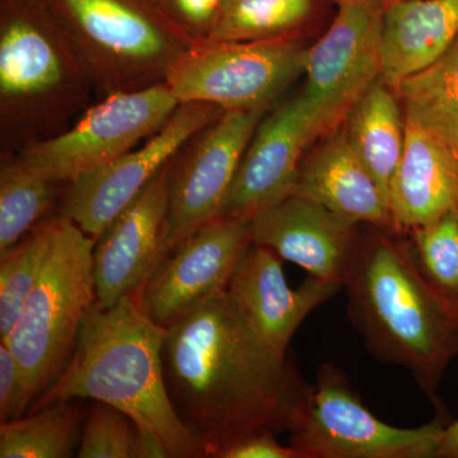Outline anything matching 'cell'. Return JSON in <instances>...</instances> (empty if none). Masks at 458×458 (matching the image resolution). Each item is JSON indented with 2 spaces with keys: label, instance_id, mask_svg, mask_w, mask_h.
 Masks as SVG:
<instances>
[{
  "label": "cell",
  "instance_id": "cell-1",
  "mask_svg": "<svg viewBox=\"0 0 458 458\" xmlns=\"http://www.w3.org/2000/svg\"><path fill=\"white\" fill-rule=\"evenodd\" d=\"M162 360L174 408L203 457L289 430L312 386L256 333L228 289L165 328Z\"/></svg>",
  "mask_w": 458,
  "mask_h": 458
},
{
  "label": "cell",
  "instance_id": "cell-2",
  "mask_svg": "<svg viewBox=\"0 0 458 458\" xmlns=\"http://www.w3.org/2000/svg\"><path fill=\"white\" fill-rule=\"evenodd\" d=\"M369 227L343 279L349 318L377 360L408 369L434 400L458 358V304L428 282L401 232Z\"/></svg>",
  "mask_w": 458,
  "mask_h": 458
},
{
  "label": "cell",
  "instance_id": "cell-3",
  "mask_svg": "<svg viewBox=\"0 0 458 458\" xmlns=\"http://www.w3.org/2000/svg\"><path fill=\"white\" fill-rule=\"evenodd\" d=\"M165 335V328L148 318L137 293L108 309L95 303L64 372L32 403L31 412L66 401H98L128 415L140 433L156 437L168 458H203L168 394Z\"/></svg>",
  "mask_w": 458,
  "mask_h": 458
},
{
  "label": "cell",
  "instance_id": "cell-4",
  "mask_svg": "<svg viewBox=\"0 0 458 458\" xmlns=\"http://www.w3.org/2000/svg\"><path fill=\"white\" fill-rule=\"evenodd\" d=\"M98 95L47 0H0V148L13 157L73 125Z\"/></svg>",
  "mask_w": 458,
  "mask_h": 458
},
{
  "label": "cell",
  "instance_id": "cell-5",
  "mask_svg": "<svg viewBox=\"0 0 458 458\" xmlns=\"http://www.w3.org/2000/svg\"><path fill=\"white\" fill-rule=\"evenodd\" d=\"M95 245L73 222L56 216L40 276L2 340L20 363L33 403L64 372L95 306Z\"/></svg>",
  "mask_w": 458,
  "mask_h": 458
},
{
  "label": "cell",
  "instance_id": "cell-6",
  "mask_svg": "<svg viewBox=\"0 0 458 458\" xmlns=\"http://www.w3.org/2000/svg\"><path fill=\"white\" fill-rule=\"evenodd\" d=\"M101 98L164 83L192 42L153 0H47Z\"/></svg>",
  "mask_w": 458,
  "mask_h": 458
},
{
  "label": "cell",
  "instance_id": "cell-7",
  "mask_svg": "<svg viewBox=\"0 0 458 458\" xmlns=\"http://www.w3.org/2000/svg\"><path fill=\"white\" fill-rule=\"evenodd\" d=\"M448 423L439 412L426 426H390L366 408L342 369L327 363L292 421L289 445L300 458H437Z\"/></svg>",
  "mask_w": 458,
  "mask_h": 458
},
{
  "label": "cell",
  "instance_id": "cell-8",
  "mask_svg": "<svg viewBox=\"0 0 458 458\" xmlns=\"http://www.w3.org/2000/svg\"><path fill=\"white\" fill-rule=\"evenodd\" d=\"M307 49L302 38L199 42L172 66L165 83L179 104L269 108L303 74Z\"/></svg>",
  "mask_w": 458,
  "mask_h": 458
},
{
  "label": "cell",
  "instance_id": "cell-9",
  "mask_svg": "<svg viewBox=\"0 0 458 458\" xmlns=\"http://www.w3.org/2000/svg\"><path fill=\"white\" fill-rule=\"evenodd\" d=\"M179 105L165 82L105 96L62 134L32 144L13 157L47 179L69 183L149 140Z\"/></svg>",
  "mask_w": 458,
  "mask_h": 458
},
{
  "label": "cell",
  "instance_id": "cell-10",
  "mask_svg": "<svg viewBox=\"0 0 458 458\" xmlns=\"http://www.w3.org/2000/svg\"><path fill=\"white\" fill-rule=\"evenodd\" d=\"M333 22L304 62L309 99L322 138L339 129L354 105L381 78V0H336Z\"/></svg>",
  "mask_w": 458,
  "mask_h": 458
},
{
  "label": "cell",
  "instance_id": "cell-11",
  "mask_svg": "<svg viewBox=\"0 0 458 458\" xmlns=\"http://www.w3.org/2000/svg\"><path fill=\"white\" fill-rule=\"evenodd\" d=\"M267 111H225L172 159L164 259L198 229L221 218L243 153Z\"/></svg>",
  "mask_w": 458,
  "mask_h": 458
},
{
  "label": "cell",
  "instance_id": "cell-12",
  "mask_svg": "<svg viewBox=\"0 0 458 458\" xmlns=\"http://www.w3.org/2000/svg\"><path fill=\"white\" fill-rule=\"evenodd\" d=\"M223 113L203 102L180 104L143 146L66 183L60 216L98 241L188 141Z\"/></svg>",
  "mask_w": 458,
  "mask_h": 458
},
{
  "label": "cell",
  "instance_id": "cell-13",
  "mask_svg": "<svg viewBox=\"0 0 458 458\" xmlns=\"http://www.w3.org/2000/svg\"><path fill=\"white\" fill-rule=\"evenodd\" d=\"M252 243L247 219L208 223L157 265L137 293L141 309L158 327H174L207 298L227 291Z\"/></svg>",
  "mask_w": 458,
  "mask_h": 458
},
{
  "label": "cell",
  "instance_id": "cell-14",
  "mask_svg": "<svg viewBox=\"0 0 458 458\" xmlns=\"http://www.w3.org/2000/svg\"><path fill=\"white\" fill-rule=\"evenodd\" d=\"M322 138L302 90L267 111L247 146L221 218L250 219L293 195L303 157Z\"/></svg>",
  "mask_w": 458,
  "mask_h": 458
},
{
  "label": "cell",
  "instance_id": "cell-15",
  "mask_svg": "<svg viewBox=\"0 0 458 458\" xmlns=\"http://www.w3.org/2000/svg\"><path fill=\"white\" fill-rule=\"evenodd\" d=\"M170 164L96 241L93 249L96 303L108 309L138 293L164 259Z\"/></svg>",
  "mask_w": 458,
  "mask_h": 458
},
{
  "label": "cell",
  "instance_id": "cell-16",
  "mask_svg": "<svg viewBox=\"0 0 458 458\" xmlns=\"http://www.w3.org/2000/svg\"><path fill=\"white\" fill-rule=\"evenodd\" d=\"M250 225L256 245L267 247L315 278L343 285L360 225L346 221L324 205L292 195L256 214Z\"/></svg>",
  "mask_w": 458,
  "mask_h": 458
},
{
  "label": "cell",
  "instance_id": "cell-17",
  "mask_svg": "<svg viewBox=\"0 0 458 458\" xmlns=\"http://www.w3.org/2000/svg\"><path fill=\"white\" fill-rule=\"evenodd\" d=\"M342 288L340 283L311 276L302 285L291 288L282 259L267 247L252 243L238 262L228 292L264 342L286 354L307 316Z\"/></svg>",
  "mask_w": 458,
  "mask_h": 458
},
{
  "label": "cell",
  "instance_id": "cell-18",
  "mask_svg": "<svg viewBox=\"0 0 458 458\" xmlns=\"http://www.w3.org/2000/svg\"><path fill=\"white\" fill-rule=\"evenodd\" d=\"M322 140L303 159L293 195L324 205L355 225L397 231L384 190L352 149L344 126Z\"/></svg>",
  "mask_w": 458,
  "mask_h": 458
},
{
  "label": "cell",
  "instance_id": "cell-19",
  "mask_svg": "<svg viewBox=\"0 0 458 458\" xmlns=\"http://www.w3.org/2000/svg\"><path fill=\"white\" fill-rule=\"evenodd\" d=\"M394 228L409 231L458 212V164L420 126L405 117V147L388 192Z\"/></svg>",
  "mask_w": 458,
  "mask_h": 458
},
{
  "label": "cell",
  "instance_id": "cell-20",
  "mask_svg": "<svg viewBox=\"0 0 458 458\" xmlns=\"http://www.w3.org/2000/svg\"><path fill=\"white\" fill-rule=\"evenodd\" d=\"M458 38V0L385 5L381 78L394 90L441 59Z\"/></svg>",
  "mask_w": 458,
  "mask_h": 458
},
{
  "label": "cell",
  "instance_id": "cell-21",
  "mask_svg": "<svg viewBox=\"0 0 458 458\" xmlns=\"http://www.w3.org/2000/svg\"><path fill=\"white\" fill-rule=\"evenodd\" d=\"M343 126L352 149L388 199L405 147V114L396 92L379 80L354 105Z\"/></svg>",
  "mask_w": 458,
  "mask_h": 458
},
{
  "label": "cell",
  "instance_id": "cell-22",
  "mask_svg": "<svg viewBox=\"0 0 458 458\" xmlns=\"http://www.w3.org/2000/svg\"><path fill=\"white\" fill-rule=\"evenodd\" d=\"M406 119L424 129L458 164V38L433 65L394 90Z\"/></svg>",
  "mask_w": 458,
  "mask_h": 458
},
{
  "label": "cell",
  "instance_id": "cell-23",
  "mask_svg": "<svg viewBox=\"0 0 458 458\" xmlns=\"http://www.w3.org/2000/svg\"><path fill=\"white\" fill-rule=\"evenodd\" d=\"M36 174L16 157H3L0 167V254L49 221L63 186Z\"/></svg>",
  "mask_w": 458,
  "mask_h": 458
},
{
  "label": "cell",
  "instance_id": "cell-24",
  "mask_svg": "<svg viewBox=\"0 0 458 458\" xmlns=\"http://www.w3.org/2000/svg\"><path fill=\"white\" fill-rule=\"evenodd\" d=\"M73 401L51 403L0 424V457L66 458L80 445L82 409Z\"/></svg>",
  "mask_w": 458,
  "mask_h": 458
},
{
  "label": "cell",
  "instance_id": "cell-25",
  "mask_svg": "<svg viewBox=\"0 0 458 458\" xmlns=\"http://www.w3.org/2000/svg\"><path fill=\"white\" fill-rule=\"evenodd\" d=\"M322 0H228L209 41L302 38Z\"/></svg>",
  "mask_w": 458,
  "mask_h": 458
},
{
  "label": "cell",
  "instance_id": "cell-26",
  "mask_svg": "<svg viewBox=\"0 0 458 458\" xmlns=\"http://www.w3.org/2000/svg\"><path fill=\"white\" fill-rule=\"evenodd\" d=\"M54 221L41 223L0 254V337L5 339L40 276L53 238Z\"/></svg>",
  "mask_w": 458,
  "mask_h": 458
},
{
  "label": "cell",
  "instance_id": "cell-27",
  "mask_svg": "<svg viewBox=\"0 0 458 458\" xmlns=\"http://www.w3.org/2000/svg\"><path fill=\"white\" fill-rule=\"evenodd\" d=\"M409 232L419 269L437 291L458 304V212L451 210Z\"/></svg>",
  "mask_w": 458,
  "mask_h": 458
},
{
  "label": "cell",
  "instance_id": "cell-28",
  "mask_svg": "<svg viewBox=\"0 0 458 458\" xmlns=\"http://www.w3.org/2000/svg\"><path fill=\"white\" fill-rule=\"evenodd\" d=\"M77 451L80 458H137L138 429L128 415L95 401Z\"/></svg>",
  "mask_w": 458,
  "mask_h": 458
},
{
  "label": "cell",
  "instance_id": "cell-29",
  "mask_svg": "<svg viewBox=\"0 0 458 458\" xmlns=\"http://www.w3.org/2000/svg\"><path fill=\"white\" fill-rule=\"evenodd\" d=\"M165 17L192 44L209 41L228 0H153Z\"/></svg>",
  "mask_w": 458,
  "mask_h": 458
},
{
  "label": "cell",
  "instance_id": "cell-30",
  "mask_svg": "<svg viewBox=\"0 0 458 458\" xmlns=\"http://www.w3.org/2000/svg\"><path fill=\"white\" fill-rule=\"evenodd\" d=\"M32 403L20 363L7 344L0 343V421L23 417Z\"/></svg>",
  "mask_w": 458,
  "mask_h": 458
},
{
  "label": "cell",
  "instance_id": "cell-31",
  "mask_svg": "<svg viewBox=\"0 0 458 458\" xmlns=\"http://www.w3.org/2000/svg\"><path fill=\"white\" fill-rule=\"evenodd\" d=\"M225 458H300V454L291 445H280L276 434L262 433L243 439Z\"/></svg>",
  "mask_w": 458,
  "mask_h": 458
},
{
  "label": "cell",
  "instance_id": "cell-32",
  "mask_svg": "<svg viewBox=\"0 0 458 458\" xmlns=\"http://www.w3.org/2000/svg\"><path fill=\"white\" fill-rule=\"evenodd\" d=\"M437 458H458V419L445 427Z\"/></svg>",
  "mask_w": 458,
  "mask_h": 458
},
{
  "label": "cell",
  "instance_id": "cell-33",
  "mask_svg": "<svg viewBox=\"0 0 458 458\" xmlns=\"http://www.w3.org/2000/svg\"><path fill=\"white\" fill-rule=\"evenodd\" d=\"M385 5L391 4V3L401 2V0H381Z\"/></svg>",
  "mask_w": 458,
  "mask_h": 458
}]
</instances>
